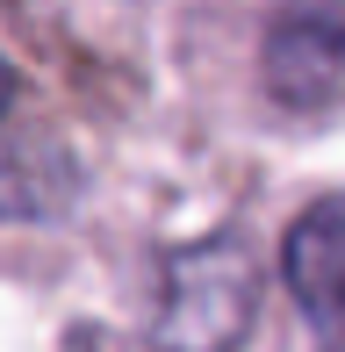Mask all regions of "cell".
<instances>
[{
    "label": "cell",
    "instance_id": "3",
    "mask_svg": "<svg viewBox=\"0 0 345 352\" xmlns=\"http://www.w3.org/2000/svg\"><path fill=\"white\" fill-rule=\"evenodd\" d=\"M280 280L302 302L309 331L345 345V195L309 201L280 237Z\"/></svg>",
    "mask_w": 345,
    "mask_h": 352
},
{
    "label": "cell",
    "instance_id": "5",
    "mask_svg": "<svg viewBox=\"0 0 345 352\" xmlns=\"http://www.w3.org/2000/svg\"><path fill=\"white\" fill-rule=\"evenodd\" d=\"M14 94H22V87H14V72H8V58H0V116H8V108H14Z\"/></svg>",
    "mask_w": 345,
    "mask_h": 352
},
{
    "label": "cell",
    "instance_id": "4",
    "mask_svg": "<svg viewBox=\"0 0 345 352\" xmlns=\"http://www.w3.org/2000/svg\"><path fill=\"white\" fill-rule=\"evenodd\" d=\"M72 195H80V166H72L65 144L43 130H8L0 122V216L36 223V216L72 209Z\"/></svg>",
    "mask_w": 345,
    "mask_h": 352
},
{
    "label": "cell",
    "instance_id": "2",
    "mask_svg": "<svg viewBox=\"0 0 345 352\" xmlns=\"http://www.w3.org/2000/svg\"><path fill=\"white\" fill-rule=\"evenodd\" d=\"M259 79L288 116L345 108V0H295L266 22Z\"/></svg>",
    "mask_w": 345,
    "mask_h": 352
},
{
    "label": "cell",
    "instance_id": "6",
    "mask_svg": "<svg viewBox=\"0 0 345 352\" xmlns=\"http://www.w3.org/2000/svg\"><path fill=\"white\" fill-rule=\"evenodd\" d=\"M331 352H345V345H331Z\"/></svg>",
    "mask_w": 345,
    "mask_h": 352
},
{
    "label": "cell",
    "instance_id": "1",
    "mask_svg": "<svg viewBox=\"0 0 345 352\" xmlns=\"http://www.w3.org/2000/svg\"><path fill=\"white\" fill-rule=\"evenodd\" d=\"M259 324V259L245 237H194L166 252L151 352H238Z\"/></svg>",
    "mask_w": 345,
    "mask_h": 352
}]
</instances>
